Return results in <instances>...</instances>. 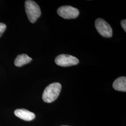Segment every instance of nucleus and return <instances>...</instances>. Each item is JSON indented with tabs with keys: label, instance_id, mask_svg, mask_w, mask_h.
Masks as SVG:
<instances>
[{
	"label": "nucleus",
	"instance_id": "obj_1",
	"mask_svg": "<svg viewBox=\"0 0 126 126\" xmlns=\"http://www.w3.org/2000/svg\"><path fill=\"white\" fill-rule=\"evenodd\" d=\"M61 85L57 82L47 86L44 90L42 99L46 103H51L58 98L61 90Z\"/></svg>",
	"mask_w": 126,
	"mask_h": 126
},
{
	"label": "nucleus",
	"instance_id": "obj_2",
	"mask_svg": "<svg viewBox=\"0 0 126 126\" xmlns=\"http://www.w3.org/2000/svg\"><path fill=\"white\" fill-rule=\"evenodd\" d=\"M25 8L29 21L32 23H35L41 15L39 6L34 1L28 0L25 2Z\"/></svg>",
	"mask_w": 126,
	"mask_h": 126
},
{
	"label": "nucleus",
	"instance_id": "obj_3",
	"mask_svg": "<svg viewBox=\"0 0 126 126\" xmlns=\"http://www.w3.org/2000/svg\"><path fill=\"white\" fill-rule=\"evenodd\" d=\"M95 26L99 34L104 37H111L113 35L110 25L103 19L98 18L95 22Z\"/></svg>",
	"mask_w": 126,
	"mask_h": 126
},
{
	"label": "nucleus",
	"instance_id": "obj_4",
	"mask_svg": "<svg viewBox=\"0 0 126 126\" xmlns=\"http://www.w3.org/2000/svg\"><path fill=\"white\" fill-rule=\"evenodd\" d=\"M55 63L60 66L67 67L77 65L79 60L76 57L67 54H61L55 59Z\"/></svg>",
	"mask_w": 126,
	"mask_h": 126
},
{
	"label": "nucleus",
	"instance_id": "obj_5",
	"mask_svg": "<svg viewBox=\"0 0 126 126\" xmlns=\"http://www.w3.org/2000/svg\"><path fill=\"white\" fill-rule=\"evenodd\" d=\"M57 13L59 16L65 19H74L79 16L78 9L71 6H63L59 8Z\"/></svg>",
	"mask_w": 126,
	"mask_h": 126
},
{
	"label": "nucleus",
	"instance_id": "obj_6",
	"mask_svg": "<svg viewBox=\"0 0 126 126\" xmlns=\"http://www.w3.org/2000/svg\"><path fill=\"white\" fill-rule=\"evenodd\" d=\"M15 114L19 118L26 121H31L35 118V114L25 109H18L15 111Z\"/></svg>",
	"mask_w": 126,
	"mask_h": 126
},
{
	"label": "nucleus",
	"instance_id": "obj_7",
	"mask_svg": "<svg viewBox=\"0 0 126 126\" xmlns=\"http://www.w3.org/2000/svg\"><path fill=\"white\" fill-rule=\"evenodd\" d=\"M113 87L115 90L118 91L126 92V77H121L118 78L113 83Z\"/></svg>",
	"mask_w": 126,
	"mask_h": 126
},
{
	"label": "nucleus",
	"instance_id": "obj_8",
	"mask_svg": "<svg viewBox=\"0 0 126 126\" xmlns=\"http://www.w3.org/2000/svg\"><path fill=\"white\" fill-rule=\"evenodd\" d=\"M32 59L25 54L19 55L15 60V64L17 67H21L24 64L30 63Z\"/></svg>",
	"mask_w": 126,
	"mask_h": 126
},
{
	"label": "nucleus",
	"instance_id": "obj_9",
	"mask_svg": "<svg viewBox=\"0 0 126 126\" xmlns=\"http://www.w3.org/2000/svg\"><path fill=\"white\" fill-rule=\"evenodd\" d=\"M6 29V25L4 23H0V37L1 36L2 34L4 33Z\"/></svg>",
	"mask_w": 126,
	"mask_h": 126
},
{
	"label": "nucleus",
	"instance_id": "obj_10",
	"mask_svg": "<svg viewBox=\"0 0 126 126\" xmlns=\"http://www.w3.org/2000/svg\"><path fill=\"white\" fill-rule=\"evenodd\" d=\"M121 25H122V28L123 29V30H124L125 32H126V20H122L121 22Z\"/></svg>",
	"mask_w": 126,
	"mask_h": 126
},
{
	"label": "nucleus",
	"instance_id": "obj_11",
	"mask_svg": "<svg viewBox=\"0 0 126 126\" xmlns=\"http://www.w3.org/2000/svg\"></svg>",
	"mask_w": 126,
	"mask_h": 126
}]
</instances>
